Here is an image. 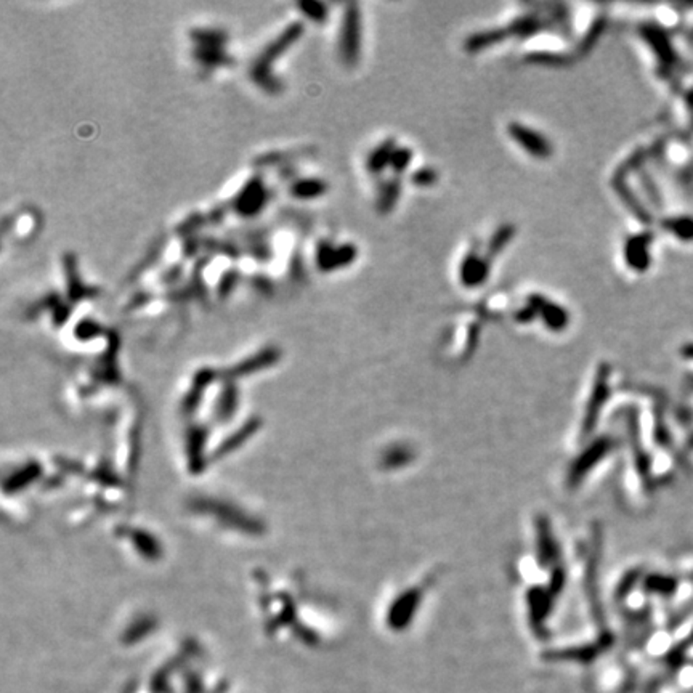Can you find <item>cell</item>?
I'll list each match as a JSON object with an SVG mask.
<instances>
[{"instance_id": "obj_23", "label": "cell", "mask_w": 693, "mask_h": 693, "mask_svg": "<svg viewBox=\"0 0 693 693\" xmlns=\"http://www.w3.org/2000/svg\"><path fill=\"white\" fill-rule=\"evenodd\" d=\"M411 159H413V151L408 150V148H397L395 152H393L392 161H390L392 170L398 175L403 174L411 164Z\"/></svg>"}, {"instance_id": "obj_30", "label": "cell", "mask_w": 693, "mask_h": 693, "mask_svg": "<svg viewBox=\"0 0 693 693\" xmlns=\"http://www.w3.org/2000/svg\"><path fill=\"white\" fill-rule=\"evenodd\" d=\"M289 273L294 279H302L303 278V267H302V258L299 255V252L294 251V254L291 257V265H289Z\"/></svg>"}, {"instance_id": "obj_21", "label": "cell", "mask_w": 693, "mask_h": 693, "mask_svg": "<svg viewBox=\"0 0 693 693\" xmlns=\"http://www.w3.org/2000/svg\"><path fill=\"white\" fill-rule=\"evenodd\" d=\"M299 8H301L302 13L305 16H308L311 21L315 23H325L327 20V5L323 2H315V0H305V2L299 4Z\"/></svg>"}, {"instance_id": "obj_18", "label": "cell", "mask_w": 693, "mask_h": 693, "mask_svg": "<svg viewBox=\"0 0 693 693\" xmlns=\"http://www.w3.org/2000/svg\"><path fill=\"white\" fill-rule=\"evenodd\" d=\"M204 225H207L205 215L201 212H193L191 215H188L183 222H180L179 225L175 227V233L183 239L190 236H196V233L201 230Z\"/></svg>"}, {"instance_id": "obj_6", "label": "cell", "mask_w": 693, "mask_h": 693, "mask_svg": "<svg viewBox=\"0 0 693 693\" xmlns=\"http://www.w3.org/2000/svg\"><path fill=\"white\" fill-rule=\"evenodd\" d=\"M63 270L66 276V297L69 302H79L82 299L98 296L100 291L97 287H89L82 283L78 272V258L71 252H66L63 255Z\"/></svg>"}, {"instance_id": "obj_19", "label": "cell", "mask_w": 693, "mask_h": 693, "mask_svg": "<svg viewBox=\"0 0 693 693\" xmlns=\"http://www.w3.org/2000/svg\"><path fill=\"white\" fill-rule=\"evenodd\" d=\"M514 234H515V228L514 227L506 225V227L499 228V230L491 236V241H490V244H488V252H486V257L493 258L495 255H498L499 252H501L504 248H506L507 243H509L510 239H512Z\"/></svg>"}, {"instance_id": "obj_26", "label": "cell", "mask_w": 693, "mask_h": 693, "mask_svg": "<svg viewBox=\"0 0 693 693\" xmlns=\"http://www.w3.org/2000/svg\"><path fill=\"white\" fill-rule=\"evenodd\" d=\"M437 181V172L432 169H421L413 175V183L419 186H428Z\"/></svg>"}, {"instance_id": "obj_9", "label": "cell", "mask_w": 693, "mask_h": 693, "mask_svg": "<svg viewBox=\"0 0 693 693\" xmlns=\"http://www.w3.org/2000/svg\"><path fill=\"white\" fill-rule=\"evenodd\" d=\"M191 55L204 68L233 66L234 63L233 58L227 55V52L222 47H195Z\"/></svg>"}, {"instance_id": "obj_28", "label": "cell", "mask_w": 693, "mask_h": 693, "mask_svg": "<svg viewBox=\"0 0 693 693\" xmlns=\"http://www.w3.org/2000/svg\"><path fill=\"white\" fill-rule=\"evenodd\" d=\"M227 210L228 207L227 205H215V207H212L209 210L207 214H205V220H207V225H212V227H217V225H222L223 220H225V217H227Z\"/></svg>"}, {"instance_id": "obj_3", "label": "cell", "mask_w": 693, "mask_h": 693, "mask_svg": "<svg viewBox=\"0 0 693 693\" xmlns=\"http://www.w3.org/2000/svg\"><path fill=\"white\" fill-rule=\"evenodd\" d=\"M339 52L346 66H355L361 52V15L355 4L345 8L340 29Z\"/></svg>"}, {"instance_id": "obj_25", "label": "cell", "mask_w": 693, "mask_h": 693, "mask_svg": "<svg viewBox=\"0 0 693 693\" xmlns=\"http://www.w3.org/2000/svg\"><path fill=\"white\" fill-rule=\"evenodd\" d=\"M203 249V241L198 236H190L183 239V246H181V254L185 258H193L198 255V252Z\"/></svg>"}, {"instance_id": "obj_27", "label": "cell", "mask_w": 693, "mask_h": 693, "mask_svg": "<svg viewBox=\"0 0 693 693\" xmlns=\"http://www.w3.org/2000/svg\"><path fill=\"white\" fill-rule=\"evenodd\" d=\"M249 284L254 287L255 291L265 294V296L273 292V283L267 278L265 275H254L249 279Z\"/></svg>"}, {"instance_id": "obj_1", "label": "cell", "mask_w": 693, "mask_h": 693, "mask_svg": "<svg viewBox=\"0 0 693 693\" xmlns=\"http://www.w3.org/2000/svg\"><path fill=\"white\" fill-rule=\"evenodd\" d=\"M302 34H303V23L302 21L291 23V25L287 26L278 37L272 40V42L262 50V54L258 55L254 63H252L249 71L251 79L254 80V84L260 87L263 92L270 93V95H278V93L283 90V82L272 73V63L275 60H278V58L283 55L291 45L296 44L297 40L301 39Z\"/></svg>"}, {"instance_id": "obj_2", "label": "cell", "mask_w": 693, "mask_h": 693, "mask_svg": "<svg viewBox=\"0 0 693 693\" xmlns=\"http://www.w3.org/2000/svg\"><path fill=\"white\" fill-rule=\"evenodd\" d=\"M270 198H272V195H270V190L263 183L262 175H254V177L246 181L238 195L231 199L230 207L244 219H252V217L258 215L265 209Z\"/></svg>"}, {"instance_id": "obj_17", "label": "cell", "mask_w": 693, "mask_h": 693, "mask_svg": "<svg viewBox=\"0 0 693 693\" xmlns=\"http://www.w3.org/2000/svg\"><path fill=\"white\" fill-rule=\"evenodd\" d=\"M544 26V23L541 20H538L536 16H522V18L515 20L510 28L507 29L509 34H514V36H531V34L541 31Z\"/></svg>"}, {"instance_id": "obj_10", "label": "cell", "mask_w": 693, "mask_h": 693, "mask_svg": "<svg viewBox=\"0 0 693 693\" xmlns=\"http://www.w3.org/2000/svg\"><path fill=\"white\" fill-rule=\"evenodd\" d=\"M327 191V183L320 179H294L289 186V195L296 199H315L325 195Z\"/></svg>"}, {"instance_id": "obj_7", "label": "cell", "mask_w": 693, "mask_h": 693, "mask_svg": "<svg viewBox=\"0 0 693 693\" xmlns=\"http://www.w3.org/2000/svg\"><path fill=\"white\" fill-rule=\"evenodd\" d=\"M461 281L467 287H477L490 276V258L478 254H469L461 263Z\"/></svg>"}, {"instance_id": "obj_16", "label": "cell", "mask_w": 693, "mask_h": 693, "mask_svg": "<svg viewBox=\"0 0 693 693\" xmlns=\"http://www.w3.org/2000/svg\"><path fill=\"white\" fill-rule=\"evenodd\" d=\"M400 190H402L400 180L387 181V183L382 186V190H380V196L378 201V207L380 212L384 214L390 212V210L395 207L398 198H400Z\"/></svg>"}, {"instance_id": "obj_29", "label": "cell", "mask_w": 693, "mask_h": 693, "mask_svg": "<svg viewBox=\"0 0 693 693\" xmlns=\"http://www.w3.org/2000/svg\"><path fill=\"white\" fill-rule=\"evenodd\" d=\"M152 301V294L148 291H138L135 292L131 301L127 303V310H138L145 307L146 303H150Z\"/></svg>"}, {"instance_id": "obj_11", "label": "cell", "mask_w": 693, "mask_h": 693, "mask_svg": "<svg viewBox=\"0 0 693 693\" xmlns=\"http://www.w3.org/2000/svg\"><path fill=\"white\" fill-rule=\"evenodd\" d=\"M190 39L196 44V47H222L223 49L228 36L223 29L195 28L190 31Z\"/></svg>"}, {"instance_id": "obj_12", "label": "cell", "mask_w": 693, "mask_h": 693, "mask_svg": "<svg viewBox=\"0 0 693 693\" xmlns=\"http://www.w3.org/2000/svg\"><path fill=\"white\" fill-rule=\"evenodd\" d=\"M625 254H626L627 263H629L632 268H636V270H639V272H642V270L647 267L649 254H647V243H645L644 238L627 239Z\"/></svg>"}, {"instance_id": "obj_14", "label": "cell", "mask_w": 693, "mask_h": 693, "mask_svg": "<svg viewBox=\"0 0 693 693\" xmlns=\"http://www.w3.org/2000/svg\"><path fill=\"white\" fill-rule=\"evenodd\" d=\"M395 150L397 148H395V145H393L392 140H387V142H384L382 145H379L378 148H375L368 157L366 166H368L369 172L371 174L382 172L385 166H389L390 164L392 156H393V152H395Z\"/></svg>"}, {"instance_id": "obj_5", "label": "cell", "mask_w": 693, "mask_h": 693, "mask_svg": "<svg viewBox=\"0 0 693 693\" xmlns=\"http://www.w3.org/2000/svg\"><path fill=\"white\" fill-rule=\"evenodd\" d=\"M507 132L510 135V138H512L520 148H524L525 151L530 152L533 157H536V159H549L552 152H554V148H552L549 140L546 138L544 135L533 131V128L526 127L524 124H520V122H510L507 126Z\"/></svg>"}, {"instance_id": "obj_13", "label": "cell", "mask_w": 693, "mask_h": 693, "mask_svg": "<svg viewBox=\"0 0 693 693\" xmlns=\"http://www.w3.org/2000/svg\"><path fill=\"white\" fill-rule=\"evenodd\" d=\"M507 36L509 32L504 31V29H490V31L474 34V36L467 39L466 49L469 52H480L486 49V47H491L498 42H501V40H504Z\"/></svg>"}, {"instance_id": "obj_15", "label": "cell", "mask_w": 693, "mask_h": 693, "mask_svg": "<svg viewBox=\"0 0 693 693\" xmlns=\"http://www.w3.org/2000/svg\"><path fill=\"white\" fill-rule=\"evenodd\" d=\"M201 241H203V248L205 251H209L210 254L227 255L228 258H233V260H238L241 255V249L233 243V241H222L212 236L201 238Z\"/></svg>"}, {"instance_id": "obj_24", "label": "cell", "mask_w": 693, "mask_h": 693, "mask_svg": "<svg viewBox=\"0 0 693 693\" xmlns=\"http://www.w3.org/2000/svg\"><path fill=\"white\" fill-rule=\"evenodd\" d=\"M183 273H185L183 265H181V263H174V265H170L167 270H164V272L161 273V276H159L161 284H164V286L179 284L180 279L183 278Z\"/></svg>"}, {"instance_id": "obj_22", "label": "cell", "mask_w": 693, "mask_h": 693, "mask_svg": "<svg viewBox=\"0 0 693 693\" xmlns=\"http://www.w3.org/2000/svg\"><path fill=\"white\" fill-rule=\"evenodd\" d=\"M246 252H248V254L258 263L270 262L272 260V255H273L272 246L267 243V239L255 241V243H249L248 248H246Z\"/></svg>"}, {"instance_id": "obj_8", "label": "cell", "mask_w": 693, "mask_h": 693, "mask_svg": "<svg viewBox=\"0 0 693 693\" xmlns=\"http://www.w3.org/2000/svg\"><path fill=\"white\" fill-rule=\"evenodd\" d=\"M530 307L534 311H539L543 316V320L546 323V326L550 329H563L568 325V313L562 307H559L557 303H552L549 301H546L541 296H533L530 299Z\"/></svg>"}, {"instance_id": "obj_20", "label": "cell", "mask_w": 693, "mask_h": 693, "mask_svg": "<svg viewBox=\"0 0 693 693\" xmlns=\"http://www.w3.org/2000/svg\"><path fill=\"white\" fill-rule=\"evenodd\" d=\"M241 283V273L236 268L227 270L225 273L220 276L219 284H217V297L219 299H227L230 294L236 289V286Z\"/></svg>"}, {"instance_id": "obj_4", "label": "cell", "mask_w": 693, "mask_h": 693, "mask_svg": "<svg viewBox=\"0 0 693 693\" xmlns=\"http://www.w3.org/2000/svg\"><path fill=\"white\" fill-rule=\"evenodd\" d=\"M358 249L354 244L334 246L329 241H320L316 246V267L320 272H336L339 268L349 267L355 262Z\"/></svg>"}]
</instances>
